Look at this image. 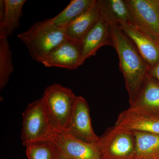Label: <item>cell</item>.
Returning a JSON list of instances; mask_svg holds the SVG:
<instances>
[{
  "mask_svg": "<svg viewBox=\"0 0 159 159\" xmlns=\"http://www.w3.org/2000/svg\"><path fill=\"white\" fill-rule=\"evenodd\" d=\"M21 139L25 147L38 142L50 141L56 131L42 99L29 104L22 114Z\"/></svg>",
  "mask_w": 159,
  "mask_h": 159,
  "instance_id": "obj_3",
  "label": "cell"
},
{
  "mask_svg": "<svg viewBox=\"0 0 159 159\" xmlns=\"http://www.w3.org/2000/svg\"><path fill=\"white\" fill-rule=\"evenodd\" d=\"M67 131L87 143L96 144L99 140L92 127L88 103L81 96L76 97Z\"/></svg>",
  "mask_w": 159,
  "mask_h": 159,
  "instance_id": "obj_8",
  "label": "cell"
},
{
  "mask_svg": "<svg viewBox=\"0 0 159 159\" xmlns=\"http://www.w3.org/2000/svg\"><path fill=\"white\" fill-rule=\"evenodd\" d=\"M112 46L111 27L102 17L91 29L81 43L80 66L104 46Z\"/></svg>",
  "mask_w": 159,
  "mask_h": 159,
  "instance_id": "obj_12",
  "label": "cell"
},
{
  "mask_svg": "<svg viewBox=\"0 0 159 159\" xmlns=\"http://www.w3.org/2000/svg\"><path fill=\"white\" fill-rule=\"evenodd\" d=\"M132 22L159 43V0H125Z\"/></svg>",
  "mask_w": 159,
  "mask_h": 159,
  "instance_id": "obj_6",
  "label": "cell"
},
{
  "mask_svg": "<svg viewBox=\"0 0 159 159\" xmlns=\"http://www.w3.org/2000/svg\"><path fill=\"white\" fill-rule=\"evenodd\" d=\"M115 125L131 131L159 134V116L139 109L129 107L123 111Z\"/></svg>",
  "mask_w": 159,
  "mask_h": 159,
  "instance_id": "obj_9",
  "label": "cell"
},
{
  "mask_svg": "<svg viewBox=\"0 0 159 159\" xmlns=\"http://www.w3.org/2000/svg\"><path fill=\"white\" fill-rule=\"evenodd\" d=\"M96 2L88 10L65 28L67 39L81 45L87 34L101 17Z\"/></svg>",
  "mask_w": 159,
  "mask_h": 159,
  "instance_id": "obj_14",
  "label": "cell"
},
{
  "mask_svg": "<svg viewBox=\"0 0 159 159\" xmlns=\"http://www.w3.org/2000/svg\"><path fill=\"white\" fill-rule=\"evenodd\" d=\"M14 70L12 52L7 38L0 39V90L9 82Z\"/></svg>",
  "mask_w": 159,
  "mask_h": 159,
  "instance_id": "obj_19",
  "label": "cell"
},
{
  "mask_svg": "<svg viewBox=\"0 0 159 159\" xmlns=\"http://www.w3.org/2000/svg\"><path fill=\"white\" fill-rule=\"evenodd\" d=\"M129 103V107L143 110L159 116L158 81L148 74Z\"/></svg>",
  "mask_w": 159,
  "mask_h": 159,
  "instance_id": "obj_13",
  "label": "cell"
},
{
  "mask_svg": "<svg viewBox=\"0 0 159 159\" xmlns=\"http://www.w3.org/2000/svg\"><path fill=\"white\" fill-rule=\"evenodd\" d=\"M50 141L57 146L61 159H100L96 144L83 142L68 131H57Z\"/></svg>",
  "mask_w": 159,
  "mask_h": 159,
  "instance_id": "obj_7",
  "label": "cell"
},
{
  "mask_svg": "<svg viewBox=\"0 0 159 159\" xmlns=\"http://www.w3.org/2000/svg\"><path fill=\"white\" fill-rule=\"evenodd\" d=\"M101 17L110 26L122 23L132 22V18L125 0H96Z\"/></svg>",
  "mask_w": 159,
  "mask_h": 159,
  "instance_id": "obj_15",
  "label": "cell"
},
{
  "mask_svg": "<svg viewBox=\"0 0 159 159\" xmlns=\"http://www.w3.org/2000/svg\"><path fill=\"white\" fill-rule=\"evenodd\" d=\"M25 0H4L5 10L0 20V39L7 38L20 26Z\"/></svg>",
  "mask_w": 159,
  "mask_h": 159,
  "instance_id": "obj_16",
  "label": "cell"
},
{
  "mask_svg": "<svg viewBox=\"0 0 159 159\" xmlns=\"http://www.w3.org/2000/svg\"><path fill=\"white\" fill-rule=\"evenodd\" d=\"M100 159H130L135 148L134 132L116 126L107 129L96 143Z\"/></svg>",
  "mask_w": 159,
  "mask_h": 159,
  "instance_id": "obj_5",
  "label": "cell"
},
{
  "mask_svg": "<svg viewBox=\"0 0 159 159\" xmlns=\"http://www.w3.org/2000/svg\"><path fill=\"white\" fill-rule=\"evenodd\" d=\"M81 45L66 39L54 49L42 63L47 67L75 70L80 66Z\"/></svg>",
  "mask_w": 159,
  "mask_h": 159,
  "instance_id": "obj_11",
  "label": "cell"
},
{
  "mask_svg": "<svg viewBox=\"0 0 159 159\" xmlns=\"http://www.w3.org/2000/svg\"><path fill=\"white\" fill-rule=\"evenodd\" d=\"M95 2L96 0H72L65 9L50 20L57 27L65 29L91 8Z\"/></svg>",
  "mask_w": 159,
  "mask_h": 159,
  "instance_id": "obj_18",
  "label": "cell"
},
{
  "mask_svg": "<svg viewBox=\"0 0 159 159\" xmlns=\"http://www.w3.org/2000/svg\"><path fill=\"white\" fill-rule=\"evenodd\" d=\"M76 97L71 89L59 84L45 89L41 99L56 130L67 131Z\"/></svg>",
  "mask_w": 159,
  "mask_h": 159,
  "instance_id": "obj_4",
  "label": "cell"
},
{
  "mask_svg": "<svg viewBox=\"0 0 159 159\" xmlns=\"http://www.w3.org/2000/svg\"></svg>",
  "mask_w": 159,
  "mask_h": 159,
  "instance_id": "obj_22",
  "label": "cell"
},
{
  "mask_svg": "<svg viewBox=\"0 0 159 159\" xmlns=\"http://www.w3.org/2000/svg\"><path fill=\"white\" fill-rule=\"evenodd\" d=\"M111 27L112 47L118 54L120 70L125 80L130 102L149 74L150 68L126 34L118 26Z\"/></svg>",
  "mask_w": 159,
  "mask_h": 159,
  "instance_id": "obj_1",
  "label": "cell"
},
{
  "mask_svg": "<svg viewBox=\"0 0 159 159\" xmlns=\"http://www.w3.org/2000/svg\"><path fill=\"white\" fill-rule=\"evenodd\" d=\"M17 37L26 46L32 59L41 63L66 40L65 29L54 25L50 19L35 23Z\"/></svg>",
  "mask_w": 159,
  "mask_h": 159,
  "instance_id": "obj_2",
  "label": "cell"
},
{
  "mask_svg": "<svg viewBox=\"0 0 159 159\" xmlns=\"http://www.w3.org/2000/svg\"><path fill=\"white\" fill-rule=\"evenodd\" d=\"M118 26L131 40L150 69L159 62V43L133 24L122 23Z\"/></svg>",
  "mask_w": 159,
  "mask_h": 159,
  "instance_id": "obj_10",
  "label": "cell"
},
{
  "mask_svg": "<svg viewBox=\"0 0 159 159\" xmlns=\"http://www.w3.org/2000/svg\"><path fill=\"white\" fill-rule=\"evenodd\" d=\"M149 74L159 82V61L149 71Z\"/></svg>",
  "mask_w": 159,
  "mask_h": 159,
  "instance_id": "obj_21",
  "label": "cell"
},
{
  "mask_svg": "<svg viewBox=\"0 0 159 159\" xmlns=\"http://www.w3.org/2000/svg\"><path fill=\"white\" fill-rule=\"evenodd\" d=\"M26 154L28 159H61L58 148L51 141L26 146Z\"/></svg>",
  "mask_w": 159,
  "mask_h": 159,
  "instance_id": "obj_20",
  "label": "cell"
},
{
  "mask_svg": "<svg viewBox=\"0 0 159 159\" xmlns=\"http://www.w3.org/2000/svg\"><path fill=\"white\" fill-rule=\"evenodd\" d=\"M134 151L130 159H159V134L134 132Z\"/></svg>",
  "mask_w": 159,
  "mask_h": 159,
  "instance_id": "obj_17",
  "label": "cell"
}]
</instances>
